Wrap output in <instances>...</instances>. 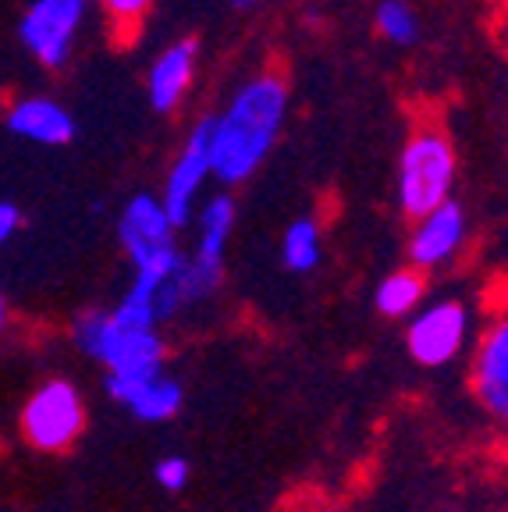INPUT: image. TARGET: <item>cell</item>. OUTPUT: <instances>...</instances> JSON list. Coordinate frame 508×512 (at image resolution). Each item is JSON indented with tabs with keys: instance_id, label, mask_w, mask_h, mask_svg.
<instances>
[{
	"instance_id": "6da1fadb",
	"label": "cell",
	"mask_w": 508,
	"mask_h": 512,
	"mask_svg": "<svg viewBox=\"0 0 508 512\" xmlns=\"http://www.w3.org/2000/svg\"><path fill=\"white\" fill-rule=\"evenodd\" d=\"M288 118V82L278 68L249 75L214 114L210 153L221 185H242L263 168Z\"/></svg>"
},
{
	"instance_id": "e0dca14e",
	"label": "cell",
	"mask_w": 508,
	"mask_h": 512,
	"mask_svg": "<svg viewBox=\"0 0 508 512\" xmlns=\"http://www.w3.org/2000/svg\"><path fill=\"white\" fill-rule=\"evenodd\" d=\"M281 260L288 271L306 274L320 264V224L313 217L292 221L281 235Z\"/></svg>"
},
{
	"instance_id": "7a4b0ae2",
	"label": "cell",
	"mask_w": 508,
	"mask_h": 512,
	"mask_svg": "<svg viewBox=\"0 0 508 512\" xmlns=\"http://www.w3.org/2000/svg\"><path fill=\"white\" fill-rule=\"evenodd\" d=\"M455 175H459V160H455L452 136L434 121H420L409 132L402 157H398V210L409 221H416V217L448 203L455 192Z\"/></svg>"
},
{
	"instance_id": "3957f363",
	"label": "cell",
	"mask_w": 508,
	"mask_h": 512,
	"mask_svg": "<svg viewBox=\"0 0 508 512\" xmlns=\"http://www.w3.org/2000/svg\"><path fill=\"white\" fill-rule=\"evenodd\" d=\"M86 427V402L82 392L64 377H50L25 399L18 413V431L40 452H64L79 441Z\"/></svg>"
},
{
	"instance_id": "8fae6325",
	"label": "cell",
	"mask_w": 508,
	"mask_h": 512,
	"mask_svg": "<svg viewBox=\"0 0 508 512\" xmlns=\"http://www.w3.org/2000/svg\"><path fill=\"white\" fill-rule=\"evenodd\" d=\"M199 64V43L192 36L167 43L157 57H153L150 72H146V100L157 114H175L185 104V96L196 79Z\"/></svg>"
},
{
	"instance_id": "7402d4cb",
	"label": "cell",
	"mask_w": 508,
	"mask_h": 512,
	"mask_svg": "<svg viewBox=\"0 0 508 512\" xmlns=\"http://www.w3.org/2000/svg\"><path fill=\"white\" fill-rule=\"evenodd\" d=\"M231 4H235V8H256L260 0H231Z\"/></svg>"
},
{
	"instance_id": "9c48e42d",
	"label": "cell",
	"mask_w": 508,
	"mask_h": 512,
	"mask_svg": "<svg viewBox=\"0 0 508 512\" xmlns=\"http://www.w3.org/2000/svg\"><path fill=\"white\" fill-rule=\"evenodd\" d=\"M469 388L484 413L508 427V317L491 320L480 335L469 367Z\"/></svg>"
},
{
	"instance_id": "4fadbf2b",
	"label": "cell",
	"mask_w": 508,
	"mask_h": 512,
	"mask_svg": "<svg viewBox=\"0 0 508 512\" xmlns=\"http://www.w3.org/2000/svg\"><path fill=\"white\" fill-rule=\"evenodd\" d=\"M107 395L128 409L132 416L146 420V424H160L182 409V384L171 377H114L107 374L104 381Z\"/></svg>"
},
{
	"instance_id": "cb8c5ba5",
	"label": "cell",
	"mask_w": 508,
	"mask_h": 512,
	"mask_svg": "<svg viewBox=\"0 0 508 512\" xmlns=\"http://www.w3.org/2000/svg\"><path fill=\"white\" fill-rule=\"evenodd\" d=\"M501 512H508V509H501Z\"/></svg>"
},
{
	"instance_id": "2e32d148",
	"label": "cell",
	"mask_w": 508,
	"mask_h": 512,
	"mask_svg": "<svg viewBox=\"0 0 508 512\" xmlns=\"http://www.w3.org/2000/svg\"><path fill=\"white\" fill-rule=\"evenodd\" d=\"M374 29L381 40H388L391 47H413L420 43V18H416L409 0H377L374 8Z\"/></svg>"
},
{
	"instance_id": "8992f818",
	"label": "cell",
	"mask_w": 508,
	"mask_h": 512,
	"mask_svg": "<svg viewBox=\"0 0 508 512\" xmlns=\"http://www.w3.org/2000/svg\"><path fill=\"white\" fill-rule=\"evenodd\" d=\"M469 335V310L455 299L430 303L405 328V349L420 367H445L462 352Z\"/></svg>"
},
{
	"instance_id": "5bb4252c",
	"label": "cell",
	"mask_w": 508,
	"mask_h": 512,
	"mask_svg": "<svg viewBox=\"0 0 508 512\" xmlns=\"http://www.w3.org/2000/svg\"><path fill=\"white\" fill-rule=\"evenodd\" d=\"M196 232L192 260L207 271L224 274V253H228L231 232H235V200L228 192H214L203 200V207L196 210Z\"/></svg>"
},
{
	"instance_id": "30bf717a",
	"label": "cell",
	"mask_w": 508,
	"mask_h": 512,
	"mask_svg": "<svg viewBox=\"0 0 508 512\" xmlns=\"http://www.w3.org/2000/svg\"><path fill=\"white\" fill-rule=\"evenodd\" d=\"M164 338L157 335V328H121L111 310V331L107 342L96 356V363L114 377H157L164 374Z\"/></svg>"
},
{
	"instance_id": "ffe728a7",
	"label": "cell",
	"mask_w": 508,
	"mask_h": 512,
	"mask_svg": "<svg viewBox=\"0 0 508 512\" xmlns=\"http://www.w3.org/2000/svg\"><path fill=\"white\" fill-rule=\"evenodd\" d=\"M157 484L164 491H182L189 484V463L182 456H167L157 463Z\"/></svg>"
},
{
	"instance_id": "ac0fdd59",
	"label": "cell",
	"mask_w": 508,
	"mask_h": 512,
	"mask_svg": "<svg viewBox=\"0 0 508 512\" xmlns=\"http://www.w3.org/2000/svg\"><path fill=\"white\" fill-rule=\"evenodd\" d=\"M96 4H100L107 25H111V32L118 40H128L153 8V0H96Z\"/></svg>"
},
{
	"instance_id": "44dd1931",
	"label": "cell",
	"mask_w": 508,
	"mask_h": 512,
	"mask_svg": "<svg viewBox=\"0 0 508 512\" xmlns=\"http://www.w3.org/2000/svg\"><path fill=\"white\" fill-rule=\"evenodd\" d=\"M18 228H22V207H18V203H11V200H4V203H0V239L11 242Z\"/></svg>"
},
{
	"instance_id": "ba28073f",
	"label": "cell",
	"mask_w": 508,
	"mask_h": 512,
	"mask_svg": "<svg viewBox=\"0 0 508 512\" xmlns=\"http://www.w3.org/2000/svg\"><path fill=\"white\" fill-rule=\"evenodd\" d=\"M175 232L178 224L171 217V210L164 207L160 196L153 192H139L125 203L118 221V239L125 256L135 264H143L150 256L164 253V249H175Z\"/></svg>"
},
{
	"instance_id": "d6986e66",
	"label": "cell",
	"mask_w": 508,
	"mask_h": 512,
	"mask_svg": "<svg viewBox=\"0 0 508 512\" xmlns=\"http://www.w3.org/2000/svg\"><path fill=\"white\" fill-rule=\"evenodd\" d=\"M278 512H345V505L320 491H295L278 505Z\"/></svg>"
},
{
	"instance_id": "277c9868",
	"label": "cell",
	"mask_w": 508,
	"mask_h": 512,
	"mask_svg": "<svg viewBox=\"0 0 508 512\" xmlns=\"http://www.w3.org/2000/svg\"><path fill=\"white\" fill-rule=\"evenodd\" d=\"M89 0H32L18 18V43L43 64L47 72H57L68 64L75 47V32L86 18Z\"/></svg>"
},
{
	"instance_id": "603a6c76",
	"label": "cell",
	"mask_w": 508,
	"mask_h": 512,
	"mask_svg": "<svg viewBox=\"0 0 508 512\" xmlns=\"http://www.w3.org/2000/svg\"><path fill=\"white\" fill-rule=\"evenodd\" d=\"M437 512H466V509H437Z\"/></svg>"
},
{
	"instance_id": "52a82bcc",
	"label": "cell",
	"mask_w": 508,
	"mask_h": 512,
	"mask_svg": "<svg viewBox=\"0 0 508 512\" xmlns=\"http://www.w3.org/2000/svg\"><path fill=\"white\" fill-rule=\"evenodd\" d=\"M469 239V221L466 210L459 207L455 200L441 203L430 214L416 217L413 232H409V242H405V256L409 264L420 267V271H441L462 253Z\"/></svg>"
},
{
	"instance_id": "9a60e30c",
	"label": "cell",
	"mask_w": 508,
	"mask_h": 512,
	"mask_svg": "<svg viewBox=\"0 0 508 512\" xmlns=\"http://www.w3.org/2000/svg\"><path fill=\"white\" fill-rule=\"evenodd\" d=\"M423 296H427V271L409 264V267H402V271H391L388 278L377 285L374 303L384 317L398 320V317H413Z\"/></svg>"
},
{
	"instance_id": "7c38bea8",
	"label": "cell",
	"mask_w": 508,
	"mask_h": 512,
	"mask_svg": "<svg viewBox=\"0 0 508 512\" xmlns=\"http://www.w3.org/2000/svg\"><path fill=\"white\" fill-rule=\"evenodd\" d=\"M4 128L11 136L36 146H68L75 139V118L54 96H18L4 111Z\"/></svg>"
},
{
	"instance_id": "5b68a950",
	"label": "cell",
	"mask_w": 508,
	"mask_h": 512,
	"mask_svg": "<svg viewBox=\"0 0 508 512\" xmlns=\"http://www.w3.org/2000/svg\"><path fill=\"white\" fill-rule=\"evenodd\" d=\"M210 125H214V114H203V118L189 128L182 150H178V157L171 160V168H167L160 200H164V207L171 210V217H175L178 228H185V224L192 221L196 203H199V192H203L207 178H214Z\"/></svg>"
}]
</instances>
